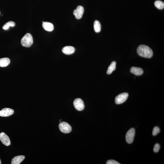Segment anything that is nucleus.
<instances>
[{"label":"nucleus","instance_id":"1","mask_svg":"<svg viewBox=\"0 0 164 164\" xmlns=\"http://www.w3.org/2000/svg\"><path fill=\"white\" fill-rule=\"evenodd\" d=\"M137 52L140 56L146 58H151L153 56L152 50L149 46L141 45L138 47Z\"/></svg>","mask_w":164,"mask_h":164},{"label":"nucleus","instance_id":"2","mask_svg":"<svg viewBox=\"0 0 164 164\" xmlns=\"http://www.w3.org/2000/svg\"><path fill=\"white\" fill-rule=\"evenodd\" d=\"M33 42L32 36L31 34L27 33L22 38L21 43L22 45L25 47L29 48L32 45Z\"/></svg>","mask_w":164,"mask_h":164},{"label":"nucleus","instance_id":"3","mask_svg":"<svg viewBox=\"0 0 164 164\" xmlns=\"http://www.w3.org/2000/svg\"><path fill=\"white\" fill-rule=\"evenodd\" d=\"M59 128L60 130L65 134L69 133L72 130L69 124L65 122H61L59 125Z\"/></svg>","mask_w":164,"mask_h":164},{"label":"nucleus","instance_id":"4","mask_svg":"<svg viewBox=\"0 0 164 164\" xmlns=\"http://www.w3.org/2000/svg\"><path fill=\"white\" fill-rule=\"evenodd\" d=\"M129 96L127 93H123L118 95L115 98V101L117 104H120L127 100Z\"/></svg>","mask_w":164,"mask_h":164},{"label":"nucleus","instance_id":"5","mask_svg":"<svg viewBox=\"0 0 164 164\" xmlns=\"http://www.w3.org/2000/svg\"><path fill=\"white\" fill-rule=\"evenodd\" d=\"M135 130L134 128L130 129L128 131L126 135V138L127 142L129 144H132L134 139Z\"/></svg>","mask_w":164,"mask_h":164},{"label":"nucleus","instance_id":"6","mask_svg":"<svg viewBox=\"0 0 164 164\" xmlns=\"http://www.w3.org/2000/svg\"><path fill=\"white\" fill-rule=\"evenodd\" d=\"M73 104L76 109L79 111H82L84 109V103L82 100L80 98H77L74 100Z\"/></svg>","mask_w":164,"mask_h":164},{"label":"nucleus","instance_id":"7","mask_svg":"<svg viewBox=\"0 0 164 164\" xmlns=\"http://www.w3.org/2000/svg\"><path fill=\"white\" fill-rule=\"evenodd\" d=\"M84 10V8L82 6H79L77 7L76 9L74 10L73 11V14L75 15L76 19H80L82 18Z\"/></svg>","mask_w":164,"mask_h":164},{"label":"nucleus","instance_id":"8","mask_svg":"<svg viewBox=\"0 0 164 164\" xmlns=\"http://www.w3.org/2000/svg\"><path fill=\"white\" fill-rule=\"evenodd\" d=\"M0 140L6 146H9L11 144L10 138L4 132H2L0 134Z\"/></svg>","mask_w":164,"mask_h":164},{"label":"nucleus","instance_id":"9","mask_svg":"<svg viewBox=\"0 0 164 164\" xmlns=\"http://www.w3.org/2000/svg\"><path fill=\"white\" fill-rule=\"evenodd\" d=\"M14 113V110L9 108H5L0 111V116L8 117L13 115Z\"/></svg>","mask_w":164,"mask_h":164},{"label":"nucleus","instance_id":"10","mask_svg":"<svg viewBox=\"0 0 164 164\" xmlns=\"http://www.w3.org/2000/svg\"><path fill=\"white\" fill-rule=\"evenodd\" d=\"M75 51V48L71 46H67L63 48L62 51L64 53L67 55L73 54Z\"/></svg>","mask_w":164,"mask_h":164},{"label":"nucleus","instance_id":"11","mask_svg":"<svg viewBox=\"0 0 164 164\" xmlns=\"http://www.w3.org/2000/svg\"><path fill=\"white\" fill-rule=\"evenodd\" d=\"M131 73L137 76L142 75L144 73V71L143 69L138 67H132L130 69Z\"/></svg>","mask_w":164,"mask_h":164},{"label":"nucleus","instance_id":"12","mask_svg":"<svg viewBox=\"0 0 164 164\" xmlns=\"http://www.w3.org/2000/svg\"><path fill=\"white\" fill-rule=\"evenodd\" d=\"M42 26L45 30L48 32H52L54 29L53 24L48 22H43Z\"/></svg>","mask_w":164,"mask_h":164},{"label":"nucleus","instance_id":"13","mask_svg":"<svg viewBox=\"0 0 164 164\" xmlns=\"http://www.w3.org/2000/svg\"><path fill=\"white\" fill-rule=\"evenodd\" d=\"M25 157L23 155H20L15 157L12 159V164H20L23 161Z\"/></svg>","mask_w":164,"mask_h":164},{"label":"nucleus","instance_id":"14","mask_svg":"<svg viewBox=\"0 0 164 164\" xmlns=\"http://www.w3.org/2000/svg\"><path fill=\"white\" fill-rule=\"evenodd\" d=\"M10 63V60L7 58H0V67H6Z\"/></svg>","mask_w":164,"mask_h":164},{"label":"nucleus","instance_id":"15","mask_svg":"<svg viewBox=\"0 0 164 164\" xmlns=\"http://www.w3.org/2000/svg\"><path fill=\"white\" fill-rule=\"evenodd\" d=\"M116 63L114 61L112 62L111 64L108 67V69L107 72V73L108 75L111 74L113 71H115L116 69Z\"/></svg>","mask_w":164,"mask_h":164},{"label":"nucleus","instance_id":"16","mask_svg":"<svg viewBox=\"0 0 164 164\" xmlns=\"http://www.w3.org/2000/svg\"><path fill=\"white\" fill-rule=\"evenodd\" d=\"M94 29L95 32L99 33L101 30V26L100 22L97 20L95 21L94 25Z\"/></svg>","mask_w":164,"mask_h":164},{"label":"nucleus","instance_id":"17","mask_svg":"<svg viewBox=\"0 0 164 164\" xmlns=\"http://www.w3.org/2000/svg\"><path fill=\"white\" fill-rule=\"evenodd\" d=\"M154 5L155 6L159 9H163L164 8V3L161 1H156L154 3Z\"/></svg>","mask_w":164,"mask_h":164},{"label":"nucleus","instance_id":"18","mask_svg":"<svg viewBox=\"0 0 164 164\" xmlns=\"http://www.w3.org/2000/svg\"><path fill=\"white\" fill-rule=\"evenodd\" d=\"M15 25L14 22L10 21L5 24L3 26V28L5 30H7L9 29L10 27H14Z\"/></svg>","mask_w":164,"mask_h":164},{"label":"nucleus","instance_id":"19","mask_svg":"<svg viewBox=\"0 0 164 164\" xmlns=\"http://www.w3.org/2000/svg\"><path fill=\"white\" fill-rule=\"evenodd\" d=\"M160 132V130L159 128L157 127H155L153 129L152 133L153 136L157 135V134L159 133Z\"/></svg>","mask_w":164,"mask_h":164},{"label":"nucleus","instance_id":"20","mask_svg":"<svg viewBox=\"0 0 164 164\" xmlns=\"http://www.w3.org/2000/svg\"><path fill=\"white\" fill-rule=\"evenodd\" d=\"M160 148V145L158 144H157L155 145L153 148V151L155 153H158L159 151Z\"/></svg>","mask_w":164,"mask_h":164},{"label":"nucleus","instance_id":"21","mask_svg":"<svg viewBox=\"0 0 164 164\" xmlns=\"http://www.w3.org/2000/svg\"><path fill=\"white\" fill-rule=\"evenodd\" d=\"M107 164H120V163L119 162L115 161L114 160H108L107 161Z\"/></svg>","mask_w":164,"mask_h":164},{"label":"nucleus","instance_id":"22","mask_svg":"<svg viewBox=\"0 0 164 164\" xmlns=\"http://www.w3.org/2000/svg\"><path fill=\"white\" fill-rule=\"evenodd\" d=\"M1 164V159H0V164Z\"/></svg>","mask_w":164,"mask_h":164},{"label":"nucleus","instance_id":"23","mask_svg":"<svg viewBox=\"0 0 164 164\" xmlns=\"http://www.w3.org/2000/svg\"></svg>","mask_w":164,"mask_h":164}]
</instances>
